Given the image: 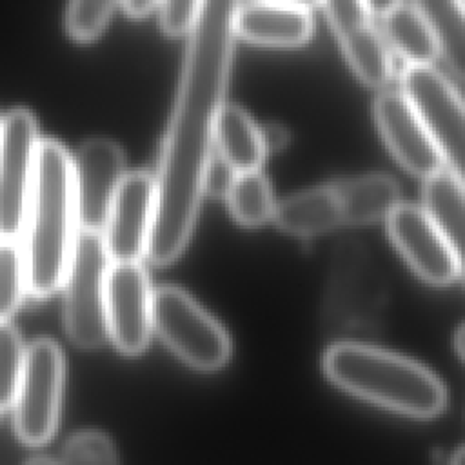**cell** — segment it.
Returning a JSON list of instances; mask_svg holds the SVG:
<instances>
[{
  "label": "cell",
  "mask_w": 465,
  "mask_h": 465,
  "mask_svg": "<svg viewBox=\"0 0 465 465\" xmlns=\"http://www.w3.org/2000/svg\"><path fill=\"white\" fill-rule=\"evenodd\" d=\"M153 211L154 178L143 171L125 173L100 231L111 262H140L145 256Z\"/></svg>",
  "instance_id": "cell-11"
},
{
  "label": "cell",
  "mask_w": 465,
  "mask_h": 465,
  "mask_svg": "<svg viewBox=\"0 0 465 465\" xmlns=\"http://www.w3.org/2000/svg\"><path fill=\"white\" fill-rule=\"evenodd\" d=\"M381 18L385 40L407 65L432 64L440 56V44L414 5L400 2Z\"/></svg>",
  "instance_id": "cell-20"
},
{
  "label": "cell",
  "mask_w": 465,
  "mask_h": 465,
  "mask_svg": "<svg viewBox=\"0 0 465 465\" xmlns=\"http://www.w3.org/2000/svg\"><path fill=\"white\" fill-rule=\"evenodd\" d=\"M56 465H118V456L109 436L100 430H82L67 440Z\"/></svg>",
  "instance_id": "cell-26"
},
{
  "label": "cell",
  "mask_w": 465,
  "mask_h": 465,
  "mask_svg": "<svg viewBox=\"0 0 465 465\" xmlns=\"http://www.w3.org/2000/svg\"><path fill=\"white\" fill-rule=\"evenodd\" d=\"M151 323L162 341L196 371H218L231 356V338L223 325L178 287L153 291Z\"/></svg>",
  "instance_id": "cell-4"
},
{
  "label": "cell",
  "mask_w": 465,
  "mask_h": 465,
  "mask_svg": "<svg viewBox=\"0 0 465 465\" xmlns=\"http://www.w3.org/2000/svg\"><path fill=\"white\" fill-rule=\"evenodd\" d=\"M262 2H272V4H283V5H294V7H303V9H312L320 5L322 0H262Z\"/></svg>",
  "instance_id": "cell-30"
},
{
  "label": "cell",
  "mask_w": 465,
  "mask_h": 465,
  "mask_svg": "<svg viewBox=\"0 0 465 465\" xmlns=\"http://www.w3.org/2000/svg\"><path fill=\"white\" fill-rule=\"evenodd\" d=\"M162 0H120L124 11L131 18H143L160 5Z\"/></svg>",
  "instance_id": "cell-28"
},
{
  "label": "cell",
  "mask_w": 465,
  "mask_h": 465,
  "mask_svg": "<svg viewBox=\"0 0 465 465\" xmlns=\"http://www.w3.org/2000/svg\"><path fill=\"white\" fill-rule=\"evenodd\" d=\"M120 0H69L65 31L74 42H93L107 27Z\"/></svg>",
  "instance_id": "cell-24"
},
{
  "label": "cell",
  "mask_w": 465,
  "mask_h": 465,
  "mask_svg": "<svg viewBox=\"0 0 465 465\" xmlns=\"http://www.w3.org/2000/svg\"><path fill=\"white\" fill-rule=\"evenodd\" d=\"M223 196L231 216L243 227H260L272 218L276 202L271 183L260 169L232 173Z\"/></svg>",
  "instance_id": "cell-22"
},
{
  "label": "cell",
  "mask_w": 465,
  "mask_h": 465,
  "mask_svg": "<svg viewBox=\"0 0 465 465\" xmlns=\"http://www.w3.org/2000/svg\"><path fill=\"white\" fill-rule=\"evenodd\" d=\"M387 232L412 271L430 285H452L461 274V252L440 232L421 207L398 203L387 216Z\"/></svg>",
  "instance_id": "cell-10"
},
{
  "label": "cell",
  "mask_w": 465,
  "mask_h": 465,
  "mask_svg": "<svg viewBox=\"0 0 465 465\" xmlns=\"http://www.w3.org/2000/svg\"><path fill=\"white\" fill-rule=\"evenodd\" d=\"M401 93L440 149L443 162L463 174L465 113L458 87L432 64L407 65Z\"/></svg>",
  "instance_id": "cell-7"
},
{
  "label": "cell",
  "mask_w": 465,
  "mask_h": 465,
  "mask_svg": "<svg viewBox=\"0 0 465 465\" xmlns=\"http://www.w3.org/2000/svg\"><path fill=\"white\" fill-rule=\"evenodd\" d=\"M452 340H454V351H456L458 358L461 360L463 358V325L461 323L456 327Z\"/></svg>",
  "instance_id": "cell-31"
},
{
  "label": "cell",
  "mask_w": 465,
  "mask_h": 465,
  "mask_svg": "<svg viewBox=\"0 0 465 465\" xmlns=\"http://www.w3.org/2000/svg\"><path fill=\"white\" fill-rule=\"evenodd\" d=\"M320 5L360 82L376 89L387 85L392 74L391 53L363 0H322Z\"/></svg>",
  "instance_id": "cell-13"
},
{
  "label": "cell",
  "mask_w": 465,
  "mask_h": 465,
  "mask_svg": "<svg viewBox=\"0 0 465 465\" xmlns=\"http://www.w3.org/2000/svg\"><path fill=\"white\" fill-rule=\"evenodd\" d=\"M0 120H2V116H0Z\"/></svg>",
  "instance_id": "cell-34"
},
{
  "label": "cell",
  "mask_w": 465,
  "mask_h": 465,
  "mask_svg": "<svg viewBox=\"0 0 465 465\" xmlns=\"http://www.w3.org/2000/svg\"><path fill=\"white\" fill-rule=\"evenodd\" d=\"M109 265L102 232L78 227L62 287L65 331L82 349L100 347L107 338L104 292Z\"/></svg>",
  "instance_id": "cell-5"
},
{
  "label": "cell",
  "mask_w": 465,
  "mask_h": 465,
  "mask_svg": "<svg viewBox=\"0 0 465 465\" xmlns=\"http://www.w3.org/2000/svg\"><path fill=\"white\" fill-rule=\"evenodd\" d=\"M363 4L371 15L385 16L391 9H394L400 4V0H363Z\"/></svg>",
  "instance_id": "cell-29"
},
{
  "label": "cell",
  "mask_w": 465,
  "mask_h": 465,
  "mask_svg": "<svg viewBox=\"0 0 465 465\" xmlns=\"http://www.w3.org/2000/svg\"><path fill=\"white\" fill-rule=\"evenodd\" d=\"M325 376L341 391L401 416L436 418L447 403L441 380L401 354L354 341L331 345L322 360Z\"/></svg>",
  "instance_id": "cell-3"
},
{
  "label": "cell",
  "mask_w": 465,
  "mask_h": 465,
  "mask_svg": "<svg viewBox=\"0 0 465 465\" xmlns=\"http://www.w3.org/2000/svg\"><path fill=\"white\" fill-rule=\"evenodd\" d=\"M272 220L292 236H314L343 225L332 183L294 193L274 205Z\"/></svg>",
  "instance_id": "cell-18"
},
{
  "label": "cell",
  "mask_w": 465,
  "mask_h": 465,
  "mask_svg": "<svg viewBox=\"0 0 465 465\" xmlns=\"http://www.w3.org/2000/svg\"><path fill=\"white\" fill-rule=\"evenodd\" d=\"M463 447L460 445L452 454H450V458H449V465H463Z\"/></svg>",
  "instance_id": "cell-32"
},
{
  "label": "cell",
  "mask_w": 465,
  "mask_h": 465,
  "mask_svg": "<svg viewBox=\"0 0 465 465\" xmlns=\"http://www.w3.org/2000/svg\"><path fill=\"white\" fill-rule=\"evenodd\" d=\"M414 9L432 29L440 56L447 60L452 74L461 80L465 69V29L461 0H412Z\"/></svg>",
  "instance_id": "cell-21"
},
{
  "label": "cell",
  "mask_w": 465,
  "mask_h": 465,
  "mask_svg": "<svg viewBox=\"0 0 465 465\" xmlns=\"http://www.w3.org/2000/svg\"><path fill=\"white\" fill-rule=\"evenodd\" d=\"M234 35L267 47H300L314 33L309 9L252 0L238 5L232 20Z\"/></svg>",
  "instance_id": "cell-15"
},
{
  "label": "cell",
  "mask_w": 465,
  "mask_h": 465,
  "mask_svg": "<svg viewBox=\"0 0 465 465\" xmlns=\"http://www.w3.org/2000/svg\"><path fill=\"white\" fill-rule=\"evenodd\" d=\"M24 343L9 322H0V412L11 409L24 365Z\"/></svg>",
  "instance_id": "cell-25"
},
{
  "label": "cell",
  "mask_w": 465,
  "mask_h": 465,
  "mask_svg": "<svg viewBox=\"0 0 465 465\" xmlns=\"http://www.w3.org/2000/svg\"><path fill=\"white\" fill-rule=\"evenodd\" d=\"M25 271L16 238H0V322H7L22 303Z\"/></svg>",
  "instance_id": "cell-23"
},
{
  "label": "cell",
  "mask_w": 465,
  "mask_h": 465,
  "mask_svg": "<svg viewBox=\"0 0 465 465\" xmlns=\"http://www.w3.org/2000/svg\"><path fill=\"white\" fill-rule=\"evenodd\" d=\"M64 389V356L49 338L35 340L24 352V365L13 400L15 432L29 447H40L56 430Z\"/></svg>",
  "instance_id": "cell-6"
},
{
  "label": "cell",
  "mask_w": 465,
  "mask_h": 465,
  "mask_svg": "<svg viewBox=\"0 0 465 465\" xmlns=\"http://www.w3.org/2000/svg\"><path fill=\"white\" fill-rule=\"evenodd\" d=\"M240 0H202L189 29L173 113L154 178V211L145 256L156 265L174 262L194 229L214 124L231 78Z\"/></svg>",
  "instance_id": "cell-1"
},
{
  "label": "cell",
  "mask_w": 465,
  "mask_h": 465,
  "mask_svg": "<svg viewBox=\"0 0 465 465\" xmlns=\"http://www.w3.org/2000/svg\"><path fill=\"white\" fill-rule=\"evenodd\" d=\"M25 465H56V463L45 456H36V458H31L29 461H25Z\"/></svg>",
  "instance_id": "cell-33"
},
{
  "label": "cell",
  "mask_w": 465,
  "mask_h": 465,
  "mask_svg": "<svg viewBox=\"0 0 465 465\" xmlns=\"http://www.w3.org/2000/svg\"><path fill=\"white\" fill-rule=\"evenodd\" d=\"M78 232L73 156L56 140H40L20 243L25 289L45 298L62 287Z\"/></svg>",
  "instance_id": "cell-2"
},
{
  "label": "cell",
  "mask_w": 465,
  "mask_h": 465,
  "mask_svg": "<svg viewBox=\"0 0 465 465\" xmlns=\"http://www.w3.org/2000/svg\"><path fill=\"white\" fill-rule=\"evenodd\" d=\"M202 0H162L160 25L169 36H182L189 33Z\"/></svg>",
  "instance_id": "cell-27"
},
{
  "label": "cell",
  "mask_w": 465,
  "mask_h": 465,
  "mask_svg": "<svg viewBox=\"0 0 465 465\" xmlns=\"http://www.w3.org/2000/svg\"><path fill=\"white\" fill-rule=\"evenodd\" d=\"M423 213L461 252L463 243V174L443 165L423 178Z\"/></svg>",
  "instance_id": "cell-19"
},
{
  "label": "cell",
  "mask_w": 465,
  "mask_h": 465,
  "mask_svg": "<svg viewBox=\"0 0 465 465\" xmlns=\"http://www.w3.org/2000/svg\"><path fill=\"white\" fill-rule=\"evenodd\" d=\"M372 113L387 149L403 169L427 178L445 165L440 149L401 91L380 93Z\"/></svg>",
  "instance_id": "cell-14"
},
{
  "label": "cell",
  "mask_w": 465,
  "mask_h": 465,
  "mask_svg": "<svg viewBox=\"0 0 465 465\" xmlns=\"http://www.w3.org/2000/svg\"><path fill=\"white\" fill-rule=\"evenodd\" d=\"M153 289L140 262H111L105 274L104 312L107 336L127 354H140L151 338Z\"/></svg>",
  "instance_id": "cell-9"
},
{
  "label": "cell",
  "mask_w": 465,
  "mask_h": 465,
  "mask_svg": "<svg viewBox=\"0 0 465 465\" xmlns=\"http://www.w3.org/2000/svg\"><path fill=\"white\" fill-rule=\"evenodd\" d=\"M31 111L13 109L0 120V238H18L24 225L38 149Z\"/></svg>",
  "instance_id": "cell-8"
},
{
  "label": "cell",
  "mask_w": 465,
  "mask_h": 465,
  "mask_svg": "<svg viewBox=\"0 0 465 465\" xmlns=\"http://www.w3.org/2000/svg\"><path fill=\"white\" fill-rule=\"evenodd\" d=\"M125 176L122 147L109 138H91L73 158L76 216L80 229L102 231L113 196Z\"/></svg>",
  "instance_id": "cell-12"
},
{
  "label": "cell",
  "mask_w": 465,
  "mask_h": 465,
  "mask_svg": "<svg viewBox=\"0 0 465 465\" xmlns=\"http://www.w3.org/2000/svg\"><path fill=\"white\" fill-rule=\"evenodd\" d=\"M213 143L220 153V160L232 173L260 169L267 156L262 127L236 104L222 105L214 124Z\"/></svg>",
  "instance_id": "cell-17"
},
{
  "label": "cell",
  "mask_w": 465,
  "mask_h": 465,
  "mask_svg": "<svg viewBox=\"0 0 465 465\" xmlns=\"http://www.w3.org/2000/svg\"><path fill=\"white\" fill-rule=\"evenodd\" d=\"M343 225H369L387 216L396 209L400 200V185L394 178L371 173L354 178H345L332 183Z\"/></svg>",
  "instance_id": "cell-16"
}]
</instances>
